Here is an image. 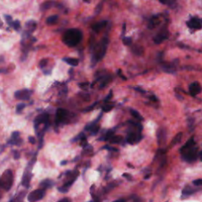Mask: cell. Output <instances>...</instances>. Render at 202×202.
Returning a JSON list of instances; mask_svg holds the SVG:
<instances>
[{"mask_svg":"<svg viewBox=\"0 0 202 202\" xmlns=\"http://www.w3.org/2000/svg\"><path fill=\"white\" fill-rule=\"evenodd\" d=\"M197 151H198V149H197V147L196 146V142L194 141V138H191L182 147V156L184 160L186 161V162L192 163L197 159V156H198Z\"/></svg>","mask_w":202,"mask_h":202,"instance_id":"cell-1","label":"cell"},{"mask_svg":"<svg viewBox=\"0 0 202 202\" xmlns=\"http://www.w3.org/2000/svg\"><path fill=\"white\" fill-rule=\"evenodd\" d=\"M82 36L83 34L80 29L70 28L66 30L62 36V42L68 47H75L81 41Z\"/></svg>","mask_w":202,"mask_h":202,"instance_id":"cell-2","label":"cell"},{"mask_svg":"<svg viewBox=\"0 0 202 202\" xmlns=\"http://www.w3.org/2000/svg\"><path fill=\"white\" fill-rule=\"evenodd\" d=\"M108 45V38L104 37V39L100 40L97 45L94 46L93 48V58H92V62L93 64H97L99 61L103 59L107 52Z\"/></svg>","mask_w":202,"mask_h":202,"instance_id":"cell-3","label":"cell"},{"mask_svg":"<svg viewBox=\"0 0 202 202\" xmlns=\"http://www.w3.org/2000/svg\"><path fill=\"white\" fill-rule=\"evenodd\" d=\"M13 182V174L11 170L5 171L2 174V177L0 178V186L4 190L8 191L11 189Z\"/></svg>","mask_w":202,"mask_h":202,"instance_id":"cell-4","label":"cell"},{"mask_svg":"<svg viewBox=\"0 0 202 202\" xmlns=\"http://www.w3.org/2000/svg\"><path fill=\"white\" fill-rule=\"evenodd\" d=\"M69 115L70 113L68 111H66L63 108H59L57 110L56 115H55V124L59 126L62 123H66L68 120Z\"/></svg>","mask_w":202,"mask_h":202,"instance_id":"cell-5","label":"cell"},{"mask_svg":"<svg viewBox=\"0 0 202 202\" xmlns=\"http://www.w3.org/2000/svg\"><path fill=\"white\" fill-rule=\"evenodd\" d=\"M45 195V189H38L32 191L28 196V200L29 202H37L41 200Z\"/></svg>","mask_w":202,"mask_h":202,"instance_id":"cell-6","label":"cell"},{"mask_svg":"<svg viewBox=\"0 0 202 202\" xmlns=\"http://www.w3.org/2000/svg\"><path fill=\"white\" fill-rule=\"evenodd\" d=\"M44 124L45 125V128L47 129L48 126H49V115L47 113H44L42 115H39L36 117V119L34 120V126L35 129L37 130L38 127H40V125Z\"/></svg>","mask_w":202,"mask_h":202,"instance_id":"cell-7","label":"cell"},{"mask_svg":"<svg viewBox=\"0 0 202 202\" xmlns=\"http://www.w3.org/2000/svg\"><path fill=\"white\" fill-rule=\"evenodd\" d=\"M32 94V91L30 89H21V90H18L17 92H15L14 93V97L16 99L20 100H29L30 97Z\"/></svg>","mask_w":202,"mask_h":202,"instance_id":"cell-8","label":"cell"},{"mask_svg":"<svg viewBox=\"0 0 202 202\" xmlns=\"http://www.w3.org/2000/svg\"><path fill=\"white\" fill-rule=\"evenodd\" d=\"M142 139V135L141 134V132L138 131V132H135V131H131V132L128 133V135H127V141L130 145H134V144H136L138 142L140 141Z\"/></svg>","mask_w":202,"mask_h":202,"instance_id":"cell-9","label":"cell"},{"mask_svg":"<svg viewBox=\"0 0 202 202\" xmlns=\"http://www.w3.org/2000/svg\"><path fill=\"white\" fill-rule=\"evenodd\" d=\"M187 25L191 29H194V30H200L201 28V20L199 17H194L189 20V21H187Z\"/></svg>","mask_w":202,"mask_h":202,"instance_id":"cell-10","label":"cell"},{"mask_svg":"<svg viewBox=\"0 0 202 202\" xmlns=\"http://www.w3.org/2000/svg\"><path fill=\"white\" fill-rule=\"evenodd\" d=\"M36 25H37V24H36V21H33V20H30V21H27V22L25 23V32H24V34L23 35H25V36H30L32 32L36 30Z\"/></svg>","mask_w":202,"mask_h":202,"instance_id":"cell-11","label":"cell"},{"mask_svg":"<svg viewBox=\"0 0 202 202\" xmlns=\"http://www.w3.org/2000/svg\"><path fill=\"white\" fill-rule=\"evenodd\" d=\"M167 141V131L165 129L160 128L157 131V143L160 146L166 143Z\"/></svg>","mask_w":202,"mask_h":202,"instance_id":"cell-12","label":"cell"},{"mask_svg":"<svg viewBox=\"0 0 202 202\" xmlns=\"http://www.w3.org/2000/svg\"><path fill=\"white\" fill-rule=\"evenodd\" d=\"M189 94H190L192 97H196V95L200 94V92H201V87H200V85L197 82V81L193 82V83L189 85Z\"/></svg>","mask_w":202,"mask_h":202,"instance_id":"cell-13","label":"cell"},{"mask_svg":"<svg viewBox=\"0 0 202 202\" xmlns=\"http://www.w3.org/2000/svg\"><path fill=\"white\" fill-rule=\"evenodd\" d=\"M168 38V32L167 30H163L161 32H160L159 34H157L156 36L154 37V42H155L156 44H161L162 42H163L164 40H166Z\"/></svg>","mask_w":202,"mask_h":202,"instance_id":"cell-14","label":"cell"},{"mask_svg":"<svg viewBox=\"0 0 202 202\" xmlns=\"http://www.w3.org/2000/svg\"><path fill=\"white\" fill-rule=\"evenodd\" d=\"M31 172L30 171H28V169L27 168L26 171H25V174L23 175L22 178V182H21V183L25 187H28L29 186V183H30V179H31Z\"/></svg>","mask_w":202,"mask_h":202,"instance_id":"cell-15","label":"cell"},{"mask_svg":"<svg viewBox=\"0 0 202 202\" xmlns=\"http://www.w3.org/2000/svg\"><path fill=\"white\" fill-rule=\"evenodd\" d=\"M107 24H108V21H99V22L93 24V26H92V28H93V30L94 31V32H99L102 30L104 27H106Z\"/></svg>","mask_w":202,"mask_h":202,"instance_id":"cell-16","label":"cell"},{"mask_svg":"<svg viewBox=\"0 0 202 202\" xmlns=\"http://www.w3.org/2000/svg\"><path fill=\"white\" fill-rule=\"evenodd\" d=\"M160 23V19L158 15L153 16L151 19H150V21L149 23V29H153L155 28L156 27L158 26Z\"/></svg>","mask_w":202,"mask_h":202,"instance_id":"cell-17","label":"cell"},{"mask_svg":"<svg viewBox=\"0 0 202 202\" xmlns=\"http://www.w3.org/2000/svg\"><path fill=\"white\" fill-rule=\"evenodd\" d=\"M53 185H54V182L50 179L43 180L40 184V185L41 186V189H44L51 188V187H52Z\"/></svg>","mask_w":202,"mask_h":202,"instance_id":"cell-18","label":"cell"},{"mask_svg":"<svg viewBox=\"0 0 202 202\" xmlns=\"http://www.w3.org/2000/svg\"><path fill=\"white\" fill-rule=\"evenodd\" d=\"M25 196V191H23V192L19 193L17 196H13V198L9 200V202H22Z\"/></svg>","mask_w":202,"mask_h":202,"instance_id":"cell-19","label":"cell"},{"mask_svg":"<svg viewBox=\"0 0 202 202\" xmlns=\"http://www.w3.org/2000/svg\"><path fill=\"white\" fill-rule=\"evenodd\" d=\"M62 60L66 62L67 64H69L70 66H77L79 63V61L78 59H74V58H64Z\"/></svg>","mask_w":202,"mask_h":202,"instance_id":"cell-20","label":"cell"},{"mask_svg":"<svg viewBox=\"0 0 202 202\" xmlns=\"http://www.w3.org/2000/svg\"><path fill=\"white\" fill-rule=\"evenodd\" d=\"M100 79H101V83H100V89H103V88L105 87L106 85H108L110 81H111L112 78H111L110 76H105V77H101V78H99L98 80H100Z\"/></svg>","mask_w":202,"mask_h":202,"instance_id":"cell-21","label":"cell"},{"mask_svg":"<svg viewBox=\"0 0 202 202\" xmlns=\"http://www.w3.org/2000/svg\"><path fill=\"white\" fill-rule=\"evenodd\" d=\"M55 2H52V1H47V2H44V3L42 4L41 6H40V9L41 10H47V9H50L51 7H52L54 6Z\"/></svg>","mask_w":202,"mask_h":202,"instance_id":"cell-22","label":"cell"},{"mask_svg":"<svg viewBox=\"0 0 202 202\" xmlns=\"http://www.w3.org/2000/svg\"><path fill=\"white\" fill-rule=\"evenodd\" d=\"M58 18H59L58 15L50 16V17H48L47 18L46 22H47V25H55V23L58 21Z\"/></svg>","mask_w":202,"mask_h":202,"instance_id":"cell-23","label":"cell"},{"mask_svg":"<svg viewBox=\"0 0 202 202\" xmlns=\"http://www.w3.org/2000/svg\"><path fill=\"white\" fill-rule=\"evenodd\" d=\"M132 51L136 55H141L144 53V48L141 46H135L132 48Z\"/></svg>","mask_w":202,"mask_h":202,"instance_id":"cell-24","label":"cell"},{"mask_svg":"<svg viewBox=\"0 0 202 202\" xmlns=\"http://www.w3.org/2000/svg\"><path fill=\"white\" fill-rule=\"evenodd\" d=\"M182 133H181V132L178 133V134H176L175 137H174V138H173V140H172L171 144V146L172 147V146L175 145L176 144L179 143L180 141H181V139H182Z\"/></svg>","mask_w":202,"mask_h":202,"instance_id":"cell-25","label":"cell"},{"mask_svg":"<svg viewBox=\"0 0 202 202\" xmlns=\"http://www.w3.org/2000/svg\"><path fill=\"white\" fill-rule=\"evenodd\" d=\"M160 2L163 5H167L170 7H174L176 5L175 0H160Z\"/></svg>","mask_w":202,"mask_h":202,"instance_id":"cell-26","label":"cell"},{"mask_svg":"<svg viewBox=\"0 0 202 202\" xmlns=\"http://www.w3.org/2000/svg\"><path fill=\"white\" fill-rule=\"evenodd\" d=\"M163 68L164 71L167 72V73H171V74H173L174 72V67L172 64H164L163 66Z\"/></svg>","mask_w":202,"mask_h":202,"instance_id":"cell-27","label":"cell"},{"mask_svg":"<svg viewBox=\"0 0 202 202\" xmlns=\"http://www.w3.org/2000/svg\"><path fill=\"white\" fill-rule=\"evenodd\" d=\"M130 113L131 115H132L133 117H134L136 119H138V120H139V121H143V118H142L141 115L139 114V112H138L136 111V110H134V109H130Z\"/></svg>","mask_w":202,"mask_h":202,"instance_id":"cell-28","label":"cell"},{"mask_svg":"<svg viewBox=\"0 0 202 202\" xmlns=\"http://www.w3.org/2000/svg\"><path fill=\"white\" fill-rule=\"evenodd\" d=\"M122 140H123L122 137H120V136H112L109 141L112 144H119V143H121Z\"/></svg>","mask_w":202,"mask_h":202,"instance_id":"cell-29","label":"cell"},{"mask_svg":"<svg viewBox=\"0 0 202 202\" xmlns=\"http://www.w3.org/2000/svg\"><path fill=\"white\" fill-rule=\"evenodd\" d=\"M195 192L194 189H193L192 188H189V187H185V189L182 190V194L186 195V196H189V195L193 194Z\"/></svg>","mask_w":202,"mask_h":202,"instance_id":"cell-30","label":"cell"},{"mask_svg":"<svg viewBox=\"0 0 202 202\" xmlns=\"http://www.w3.org/2000/svg\"><path fill=\"white\" fill-rule=\"evenodd\" d=\"M12 28L16 31H19L21 29V23L18 20H16V21H13V24H12Z\"/></svg>","mask_w":202,"mask_h":202,"instance_id":"cell-31","label":"cell"},{"mask_svg":"<svg viewBox=\"0 0 202 202\" xmlns=\"http://www.w3.org/2000/svg\"><path fill=\"white\" fill-rule=\"evenodd\" d=\"M4 17H5V21H6V22L7 23V25H9V26L11 27L12 26V24H13V18H12L11 16L9 15H4Z\"/></svg>","mask_w":202,"mask_h":202,"instance_id":"cell-32","label":"cell"},{"mask_svg":"<svg viewBox=\"0 0 202 202\" xmlns=\"http://www.w3.org/2000/svg\"><path fill=\"white\" fill-rule=\"evenodd\" d=\"M123 44H124L125 45H127V46L130 45V44H132V38H131V37H127V36H126V37H123Z\"/></svg>","mask_w":202,"mask_h":202,"instance_id":"cell-33","label":"cell"},{"mask_svg":"<svg viewBox=\"0 0 202 202\" xmlns=\"http://www.w3.org/2000/svg\"><path fill=\"white\" fill-rule=\"evenodd\" d=\"M112 136H114V132H113V131H112V130L108 131V133L106 134V135H105V137H104V138H103V140L106 141H109Z\"/></svg>","mask_w":202,"mask_h":202,"instance_id":"cell-34","label":"cell"},{"mask_svg":"<svg viewBox=\"0 0 202 202\" xmlns=\"http://www.w3.org/2000/svg\"><path fill=\"white\" fill-rule=\"evenodd\" d=\"M113 108H114L113 105H111V104H106V105H104V107L102 108L103 112H109L110 111H112V109Z\"/></svg>","mask_w":202,"mask_h":202,"instance_id":"cell-35","label":"cell"},{"mask_svg":"<svg viewBox=\"0 0 202 202\" xmlns=\"http://www.w3.org/2000/svg\"><path fill=\"white\" fill-rule=\"evenodd\" d=\"M25 108V104H19L17 106V108H16V112L17 113H21V112L23 111V109Z\"/></svg>","mask_w":202,"mask_h":202,"instance_id":"cell-36","label":"cell"},{"mask_svg":"<svg viewBox=\"0 0 202 202\" xmlns=\"http://www.w3.org/2000/svg\"><path fill=\"white\" fill-rule=\"evenodd\" d=\"M47 62H48V59H42L40 62V63H39V66H40V68H44L47 65Z\"/></svg>","mask_w":202,"mask_h":202,"instance_id":"cell-37","label":"cell"},{"mask_svg":"<svg viewBox=\"0 0 202 202\" xmlns=\"http://www.w3.org/2000/svg\"><path fill=\"white\" fill-rule=\"evenodd\" d=\"M102 8H103V2H100V3L97 5V7H96V9H95V13H97V14H99V13H100V11H101Z\"/></svg>","mask_w":202,"mask_h":202,"instance_id":"cell-38","label":"cell"},{"mask_svg":"<svg viewBox=\"0 0 202 202\" xmlns=\"http://www.w3.org/2000/svg\"><path fill=\"white\" fill-rule=\"evenodd\" d=\"M97 104V103H94L93 104H92L91 106H89V107H88V108H86L85 109H84L83 112H90V111H92V110L94 108V107H96Z\"/></svg>","mask_w":202,"mask_h":202,"instance_id":"cell-39","label":"cell"},{"mask_svg":"<svg viewBox=\"0 0 202 202\" xmlns=\"http://www.w3.org/2000/svg\"><path fill=\"white\" fill-rule=\"evenodd\" d=\"M103 149H107L108 150V151H112V152H119V149H115V148L114 147H110V146H104L103 147Z\"/></svg>","mask_w":202,"mask_h":202,"instance_id":"cell-40","label":"cell"},{"mask_svg":"<svg viewBox=\"0 0 202 202\" xmlns=\"http://www.w3.org/2000/svg\"><path fill=\"white\" fill-rule=\"evenodd\" d=\"M193 184L194 185H196V186H200V185H202V179L201 178H199V179L194 180V181L193 182Z\"/></svg>","mask_w":202,"mask_h":202,"instance_id":"cell-41","label":"cell"},{"mask_svg":"<svg viewBox=\"0 0 202 202\" xmlns=\"http://www.w3.org/2000/svg\"><path fill=\"white\" fill-rule=\"evenodd\" d=\"M89 82H85V83L79 84V87L83 89H86L88 87H89Z\"/></svg>","mask_w":202,"mask_h":202,"instance_id":"cell-42","label":"cell"},{"mask_svg":"<svg viewBox=\"0 0 202 202\" xmlns=\"http://www.w3.org/2000/svg\"><path fill=\"white\" fill-rule=\"evenodd\" d=\"M123 177L127 178V180H129V181H131V180H132V176L130 174H128V173H124V174H123Z\"/></svg>","mask_w":202,"mask_h":202,"instance_id":"cell-43","label":"cell"},{"mask_svg":"<svg viewBox=\"0 0 202 202\" xmlns=\"http://www.w3.org/2000/svg\"><path fill=\"white\" fill-rule=\"evenodd\" d=\"M112 94H113V93H112V90L110 91L109 94H108V96H107V97L105 98V100H104V101L105 102H107V101H109L110 100H111V98L112 97Z\"/></svg>","mask_w":202,"mask_h":202,"instance_id":"cell-44","label":"cell"},{"mask_svg":"<svg viewBox=\"0 0 202 202\" xmlns=\"http://www.w3.org/2000/svg\"><path fill=\"white\" fill-rule=\"evenodd\" d=\"M20 138V133L19 132H13L12 134V138L13 139H16V138Z\"/></svg>","mask_w":202,"mask_h":202,"instance_id":"cell-45","label":"cell"},{"mask_svg":"<svg viewBox=\"0 0 202 202\" xmlns=\"http://www.w3.org/2000/svg\"><path fill=\"white\" fill-rule=\"evenodd\" d=\"M58 189H59V192H61V193H66V192L68 191V189H67V188H65V187L63 186L59 187Z\"/></svg>","mask_w":202,"mask_h":202,"instance_id":"cell-46","label":"cell"},{"mask_svg":"<svg viewBox=\"0 0 202 202\" xmlns=\"http://www.w3.org/2000/svg\"><path fill=\"white\" fill-rule=\"evenodd\" d=\"M28 141L30 142L31 144H32V145H34V144H36V139H35V138H33V137H28Z\"/></svg>","mask_w":202,"mask_h":202,"instance_id":"cell-47","label":"cell"},{"mask_svg":"<svg viewBox=\"0 0 202 202\" xmlns=\"http://www.w3.org/2000/svg\"><path fill=\"white\" fill-rule=\"evenodd\" d=\"M134 89H135V90H136V91H138V92H140V93H145V91L143 90V89H141V88L135 87V88H134Z\"/></svg>","mask_w":202,"mask_h":202,"instance_id":"cell-48","label":"cell"},{"mask_svg":"<svg viewBox=\"0 0 202 202\" xmlns=\"http://www.w3.org/2000/svg\"><path fill=\"white\" fill-rule=\"evenodd\" d=\"M58 202H71V200H70V199L69 198H63V199H61V200H59Z\"/></svg>","mask_w":202,"mask_h":202,"instance_id":"cell-49","label":"cell"},{"mask_svg":"<svg viewBox=\"0 0 202 202\" xmlns=\"http://www.w3.org/2000/svg\"><path fill=\"white\" fill-rule=\"evenodd\" d=\"M19 157H20V153L17 151L14 152V159L17 160V159H19Z\"/></svg>","mask_w":202,"mask_h":202,"instance_id":"cell-50","label":"cell"},{"mask_svg":"<svg viewBox=\"0 0 202 202\" xmlns=\"http://www.w3.org/2000/svg\"><path fill=\"white\" fill-rule=\"evenodd\" d=\"M150 100H152V101H154V102H157V99H156V97H155V96H154V95H153V96H151V97H150Z\"/></svg>","mask_w":202,"mask_h":202,"instance_id":"cell-51","label":"cell"},{"mask_svg":"<svg viewBox=\"0 0 202 202\" xmlns=\"http://www.w3.org/2000/svg\"><path fill=\"white\" fill-rule=\"evenodd\" d=\"M121 73H122V70H118V74H119V75L120 76V77H121V78H123V80H127V78H125V77H123V75H122Z\"/></svg>","mask_w":202,"mask_h":202,"instance_id":"cell-52","label":"cell"},{"mask_svg":"<svg viewBox=\"0 0 202 202\" xmlns=\"http://www.w3.org/2000/svg\"><path fill=\"white\" fill-rule=\"evenodd\" d=\"M113 202H126V200H123V199H119V200H116Z\"/></svg>","mask_w":202,"mask_h":202,"instance_id":"cell-53","label":"cell"},{"mask_svg":"<svg viewBox=\"0 0 202 202\" xmlns=\"http://www.w3.org/2000/svg\"><path fill=\"white\" fill-rule=\"evenodd\" d=\"M2 27H3V22L2 21L1 18H0V28H2Z\"/></svg>","mask_w":202,"mask_h":202,"instance_id":"cell-54","label":"cell"},{"mask_svg":"<svg viewBox=\"0 0 202 202\" xmlns=\"http://www.w3.org/2000/svg\"><path fill=\"white\" fill-rule=\"evenodd\" d=\"M125 31H126V24L123 25V35L125 33Z\"/></svg>","mask_w":202,"mask_h":202,"instance_id":"cell-55","label":"cell"},{"mask_svg":"<svg viewBox=\"0 0 202 202\" xmlns=\"http://www.w3.org/2000/svg\"><path fill=\"white\" fill-rule=\"evenodd\" d=\"M6 70L5 69H0V74H2V73H5Z\"/></svg>","mask_w":202,"mask_h":202,"instance_id":"cell-56","label":"cell"},{"mask_svg":"<svg viewBox=\"0 0 202 202\" xmlns=\"http://www.w3.org/2000/svg\"><path fill=\"white\" fill-rule=\"evenodd\" d=\"M150 176H151V174H149V175H147V176H145V179H148V178H149Z\"/></svg>","mask_w":202,"mask_h":202,"instance_id":"cell-57","label":"cell"},{"mask_svg":"<svg viewBox=\"0 0 202 202\" xmlns=\"http://www.w3.org/2000/svg\"><path fill=\"white\" fill-rule=\"evenodd\" d=\"M66 163H67V162H66V161H64V162H62V163H61V165H63V164H66Z\"/></svg>","mask_w":202,"mask_h":202,"instance_id":"cell-58","label":"cell"},{"mask_svg":"<svg viewBox=\"0 0 202 202\" xmlns=\"http://www.w3.org/2000/svg\"><path fill=\"white\" fill-rule=\"evenodd\" d=\"M127 165H128V166L130 167V168H134V166H132V165L129 164V163H128V164H127Z\"/></svg>","mask_w":202,"mask_h":202,"instance_id":"cell-59","label":"cell"},{"mask_svg":"<svg viewBox=\"0 0 202 202\" xmlns=\"http://www.w3.org/2000/svg\"><path fill=\"white\" fill-rule=\"evenodd\" d=\"M84 1L86 2H90V0H84Z\"/></svg>","mask_w":202,"mask_h":202,"instance_id":"cell-60","label":"cell"},{"mask_svg":"<svg viewBox=\"0 0 202 202\" xmlns=\"http://www.w3.org/2000/svg\"><path fill=\"white\" fill-rule=\"evenodd\" d=\"M89 202H92V201H89Z\"/></svg>","mask_w":202,"mask_h":202,"instance_id":"cell-61","label":"cell"}]
</instances>
